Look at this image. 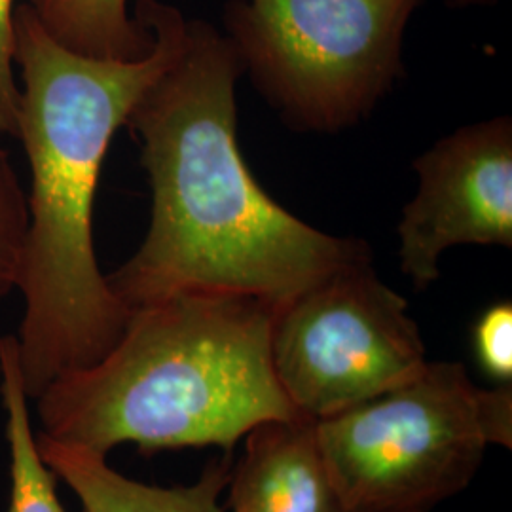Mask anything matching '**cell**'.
Wrapping results in <instances>:
<instances>
[{"label":"cell","mask_w":512,"mask_h":512,"mask_svg":"<svg viewBox=\"0 0 512 512\" xmlns=\"http://www.w3.org/2000/svg\"><path fill=\"white\" fill-rule=\"evenodd\" d=\"M499 0H450L454 8H486L494 6Z\"/></svg>","instance_id":"cell-15"},{"label":"cell","mask_w":512,"mask_h":512,"mask_svg":"<svg viewBox=\"0 0 512 512\" xmlns=\"http://www.w3.org/2000/svg\"><path fill=\"white\" fill-rule=\"evenodd\" d=\"M473 344L480 368L501 384H511V302H499L480 315L473 332Z\"/></svg>","instance_id":"cell-13"},{"label":"cell","mask_w":512,"mask_h":512,"mask_svg":"<svg viewBox=\"0 0 512 512\" xmlns=\"http://www.w3.org/2000/svg\"><path fill=\"white\" fill-rule=\"evenodd\" d=\"M25 232V188L10 150L0 147V298L18 287Z\"/></svg>","instance_id":"cell-12"},{"label":"cell","mask_w":512,"mask_h":512,"mask_svg":"<svg viewBox=\"0 0 512 512\" xmlns=\"http://www.w3.org/2000/svg\"><path fill=\"white\" fill-rule=\"evenodd\" d=\"M275 308L238 294H179L133 308L120 340L37 399L40 435L109 456L220 446L302 416L275 378Z\"/></svg>","instance_id":"cell-3"},{"label":"cell","mask_w":512,"mask_h":512,"mask_svg":"<svg viewBox=\"0 0 512 512\" xmlns=\"http://www.w3.org/2000/svg\"><path fill=\"white\" fill-rule=\"evenodd\" d=\"M16 0H0V137L16 139L19 124L18 71L14 61Z\"/></svg>","instance_id":"cell-14"},{"label":"cell","mask_w":512,"mask_h":512,"mask_svg":"<svg viewBox=\"0 0 512 512\" xmlns=\"http://www.w3.org/2000/svg\"><path fill=\"white\" fill-rule=\"evenodd\" d=\"M238 54L211 23L188 19L181 50L128 126L141 143L152 207L147 236L107 274L129 310L179 294H238L279 308L370 245L294 217L260 188L238 145Z\"/></svg>","instance_id":"cell-1"},{"label":"cell","mask_w":512,"mask_h":512,"mask_svg":"<svg viewBox=\"0 0 512 512\" xmlns=\"http://www.w3.org/2000/svg\"><path fill=\"white\" fill-rule=\"evenodd\" d=\"M346 512H429L476 475L486 446H507L511 410L465 366L427 363L384 395L315 421Z\"/></svg>","instance_id":"cell-4"},{"label":"cell","mask_w":512,"mask_h":512,"mask_svg":"<svg viewBox=\"0 0 512 512\" xmlns=\"http://www.w3.org/2000/svg\"><path fill=\"white\" fill-rule=\"evenodd\" d=\"M38 23L61 46L101 59H137L152 33L129 14L128 0H27Z\"/></svg>","instance_id":"cell-11"},{"label":"cell","mask_w":512,"mask_h":512,"mask_svg":"<svg viewBox=\"0 0 512 512\" xmlns=\"http://www.w3.org/2000/svg\"><path fill=\"white\" fill-rule=\"evenodd\" d=\"M29 403L19 366L18 340L16 334H6L0 338V404L10 459L6 512H71L57 495V478L40 458Z\"/></svg>","instance_id":"cell-10"},{"label":"cell","mask_w":512,"mask_h":512,"mask_svg":"<svg viewBox=\"0 0 512 512\" xmlns=\"http://www.w3.org/2000/svg\"><path fill=\"white\" fill-rule=\"evenodd\" d=\"M425 0H228L224 37L294 129L368 116L403 76L406 27Z\"/></svg>","instance_id":"cell-5"},{"label":"cell","mask_w":512,"mask_h":512,"mask_svg":"<svg viewBox=\"0 0 512 512\" xmlns=\"http://www.w3.org/2000/svg\"><path fill=\"white\" fill-rule=\"evenodd\" d=\"M420 188L399 222L404 275L425 289L454 245L512 247V120L456 129L412 164Z\"/></svg>","instance_id":"cell-7"},{"label":"cell","mask_w":512,"mask_h":512,"mask_svg":"<svg viewBox=\"0 0 512 512\" xmlns=\"http://www.w3.org/2000/svg\"><path fill=\"white\" fill-rule=\"evenodd\" d=\"M230 473L232 512H346L321 454L315 420H270L245 435Z\"/></svg>","instance_id":"cell-8"},{"label":"cell","mask_w":512,"mask_h":512,"mask_svg":"<svg viewBox=\"0 0 512 512\" xmlns=\"http://www.w3.org/2000/svg\"><path fill=\"white\" fill-rule=\"evenodd\" d=\"M40 458L71 488L84 512H222L219 497L232 473L230 459L213 461L190 486L162 488L114 471L107 456L37 433Z\"/></svg>","instance_id":"cell-9"},{"label":"cell","mask_w":512,"mask_h":512,"mask_svg":"<svg viewBox=\"0 0 512 512\" xmlns=\"http://www.w3.org/2000/svg\"><path fill=\"white\" fill-rule=\"evenodd\" d=\"M152 33L137 59H101L61 46L21 2L14 19L18 139L31 188L18 289L19 366L31 401L57 378L109 353L131 310L110 289L93 241V207L114 133L181 50L188 19L164 0H137Z\"/></svg>","instance_id":"cell-2"},{"label":"cell","mask_w":512,"mask_h":512,"mask_svg":"<svg viewBox=\"0 0 512 512\" xmlns=\"http://www.w3.org/2000/svg\"><path fill=\"white\" fill-rule=\"evenodd\" d=\"M270 355L287 399L315 421L414 380L429 363L408 302L378 277L372 260L275 308Z\"/></svg>","instance_id":"cell-6"}]
</instances>
